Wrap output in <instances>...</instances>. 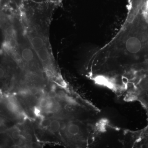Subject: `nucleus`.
Segmentation results:
<instances>
[{"label":"nucleus","instance_id":"obj_4","mask_svg":"<svg viewBox=\"0 0 148 148\" xmlns=\"http://www.w3.org/2000/svg\"><path fill=\"white\" fill-rule=\"evenodd\" d=\"M80 131V127L78 125L75 123H71L67 127V132L69 135L75 136L79 134Z\"/></svg>","mask_w":148,"mask_h":148},{"label":"nucleus","instance_id":"obj_6","mask_svg":"<svg viewBox=\"0 0 148 148\" xmlns=\"http://www.w3.org/2000/svg\"><path fill=\"white\" fill-rule=\"evenodd\" d=\"M11 136L14 140H18L21 137V132L19 129L17 127L13 128L11 132Z\"/></svg>","mask_w":148,"mask_h":148},{"label":"nucleus","instance_id":"obj_2","mask_svg":"<svg viewBox=\"0 0 148 148\" xmlns=\"http://www.w3.org/2000/svg\"><path fill=\"white\" fill-rule=\"evenodd\" d=\"M126 47L127 50L130 53H136L141 50L142 44L139 39L135 37H132L127 40Z\"/></svg>","mask_w":148,"mask_h":148},{"label":"nucleus","instance_id":"obj_3","mask_svg":"<svg viewBox=\"0 0 148 148\" xmlns=\"http://www.w3.org/2000/svg\"><path fill=\"white\" fill-rule=\"evenodd\" d=\"M39 106L42 108L50 110L53 107V103L49 98H42L39 101Z\"/></svg>","mask_w":148,"mask_h":148},{"label":"nucleus","instance_id":"obj_8","mask_svg":"<svg viewBox=\"0 0 148 148\" xmlns=\"http://www.w3.org/2000/svg\"><path fill=\"white\" fill-rule=\"evenodd\" d=\"M6 33L8 36H12L14 35V31L12 27H8L6 29Z\"/></svg>","mask_w":148,"mask_h":148},{"label":"nucleus","instance_id":"obj_1","mask_svg":"<svg viewBox=\"0 0 148 148\" xmlns=\"http://www.w3.org/2000/svg\"><path fill=\"white\" fill-rule=\"evenodd\" d=\"M32 47L22 45L21 56L23 61L27 64H32L35 60V54Z\"/></svg>","mask_w":148,"mask_h":148},{"label":"nucleus","instance_id":"obj_5","mask_svg":"<svg viewBox=\"0 0 148 148\" xmlns=\"http://www.w3.org/2000/svg\"><path fill=\"white\" fill-rule=\"evenodd\" d=\"M61 127V124L59 121L57 120H52L50 122L49 125V130L52 133L58 132Z\"/></svg>","mask_w":148,"mask_h":148},{"label":"nucleus","instance_id":"obj_11","mask_svg":"<svg viewBox=\"0 0 148 148\" xmlns=\"http://www.w3.org/2000/svg\"><path fill=\"white\" fill-rule=\"evenodd\" d=\"M146 94H147V95L148 96V90L146 91Z\"/></svg>","mask_w":148,"mask_h":148},{"label":"nucleus","instance_id":"obj_10","mask_svg":"<svg viewBox=\"0 0 148 148\" xmlns=\"http://www.w3.org/2000/svg\"><path fill=\"white\" fill-rule=\"evenodd\" d=\"M5 122V120L2 117L0 116V127H1L4 125Z\"/></svg>","mask_w":148,"mask_h":148},{"label":"nucleus","instance_id":"obj_9","mask_svg":"<svg viewBox=\"0 0 148 148\" xmlns=\"http://www.w3.org/2000/svg\"><path fill=\"white\" fill-rule=\"evenodd\" d=\"M6 73L4 69L0 67V81L2 80L5 77Z\"/></svg>","mask_w":148,"mask_h":148},{"label":"nucleus","instance_id":"obj_7","mask_svg":"<svg viewBox=\"0 0 148 148\" xmlns=\"http://www.w3.org/2000/svg\"><path fill=\"white\" fill-rule=\"evenodd\" d=\"M139 87L142 90H148V78H145L141 80L139 83Z\"/></svg>","mask_w":148,"mask_h":148}]
</instances>
